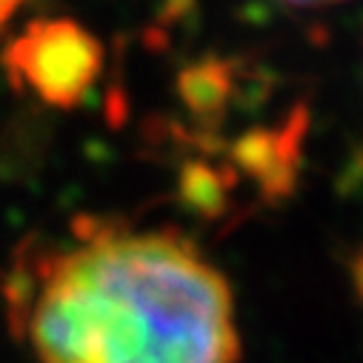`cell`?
<instances>
[{"instance_id": "obj_1", "label": "cell", "mask_w": 363, "mask_h": 363, "mask_svg": "<svg viewBox=\"0 0 363 363\" xmlns=\"http://www.w3.org/2000/svg\"><path fill=\"white\" fill-rule=\"evenodd\" d=\"M15 332L38 363H238L235 301L198 249L166 232L89 229L18 263Z\"/></svg>"}, {"instance_id": "obj_2", "label": "cell", "mask_w": 363, "mask_h": 363, "mask_svg": "<svg viewBox=\"0 0 363 363\" xmlns=\"http://www.w3.org/2000/svg\"><path fill=\"white\" fill-rule=\"evenodd\" d=\"M0 60L15 89H32L46 106L74 109L104 69V43L69 18H43L32 21Z\"/></svg>"}, {"instance_id": "obj_3", "label": "cell", "mask_w": 363, "mask_h": 363, "mask_svg": "<svg viewBox=\"0 0 363 363\" xmlns=\"http://www.w3.org/2000/svg\"><path fill=\"white\" fill-rule=\"evenodd\" d=\"M306 123H309V115L303 106H298L289 115L284 129H278V132L255 129L232 146L235 163L260 180V189L272 201L289 195L295 186L298 155H301V140H303Z\"/></svg>"}, {"instance_id": "obj_4", "label": "cell", "mask_w": 363, "mask_h": 363, "mask_svg": "<svg viewBox=\"0 0 363 363\" xmlns=\"http://www.w3.org/2000/svg\"><path fill=\"white\" fill-rule=\"evenodd\" d=\"M232 83V66L218 57H209L186 66L177 74V95L201 123H218L226 109Z\"/></svg>"}, {"instance_id": "obj_5", "label": "cell", "mask_w": 363, "mask_h": 363, "mask_svg": "<svg viewBox=\"0 0 363 363\" xmlns=\"http://www.w3.org/2000/svg\"><path fill=\"white\" fill-rule=\"evenodd\" d=\"M177 189H180L184 206H189L192 212L203 218H220L226 212L229 186L223 174L206 163H186L184 172H180Z\"/></svg>"}, {"instance_id": "obj_6", "label": "cell", "mask_w": 363, "mask_h": 363, "mask_svg": "<svg viewBox=\"0 0 363 363\" xmlns=\"http://www.w3.org/2000/svg\"><path fill=\"white\" fill-rule=\"evenodd\" d=\"M198 0H160V9H157V18L160 23H174L184 15H189L195 9Z\"/></svg>"}, {"instance_id": "obj_7", "label": "cell", "mask_w": 363, "mask_h": 363, "mask_svg": "<svg viewBox=\"0 0 363 363\" xmlns=\"http://www.w3.org/2000/svg\"><path fill=\"white\" fill-rule=\"evenodd\" d=\"M352 284H354V292H357V298L363 301V249L354 255V260H352Z\"/></svg>"}, {"instance_id": "obj_8", "label": "cell", "mask_w": 363, "mask_h": 363, "mask_svg": "<svg viewBox=\"0 0 363 363\" xmlns=\"http://www.w3.org/2000/svg\"><path fill=\"white\" fill-rule=\"evenodd\" d=\"M23 4V0H0V29L6 26V21L15 15V9Z\"/></svg>"}, {"instance_id": "obj_9", "label": "cell", "mask_w": 363, "mask_h": 363, "mask_svg": "<svg viewBox=\"0 0 363 363\" xmlns=\"http://www.w3.org/2000/svg\"><path fill=\"white\" fill-rule=\"evenodd\" d=\"M289 6H320V4H335V0H284Z\"/></svg>"}]
</instances>
